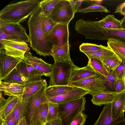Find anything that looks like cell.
Instances as JSON below:
<instances>
[{"mask_svg":"<svg viewBox=\"0 0 125 125\" xmlns=\"http://www.w3.org/2000/svg\"><path fill=\"white\" fill-rule=\"evenodd\" d=\"M42 9L39 6L30 16L27 22L30 47L37 53L44 57L51 55L53 45L47 40L41 24Z\"/></svg>","mask_w":125,"mask_h":125,"instance_id":"1","label":"cell"},{"mask_svg":"<svg viewBox=\"0 0 125 125\" xmlns=\"http://www.w3.org/2000/svg\"><path fill=\"white\" fill-rule=\"evenodd\" d=\"M38 0L22 1L10 4L0 11V19L6 23H20L25 21L40 6Z\"/></svg>","mask_w":125,"mask_h":125,"instance_id":"2","label":"cell"},{"mask_svg":"<svg viewBox=\"0 0 125 125\" xmlns=\"http://www.w3.org/2000/svg\"><path fill=\"white\" fill-rule=\"evenodd\" d=\"M85 98L84 96L58 104L59 118L63 125H70L73 119L85 110Z\"/></svg>","mask_w":125,"mask_h":125,"instance_id":"3","label":"cell"},{"mask_svg":"<svg viewBox=\"0 0 125 125\" xmlns=\"http://www.w3.org/2000/svg\"><path fill=\"white\" fill-rule=\"evenodd\" d=\"M76 12L75 0H60L48 17L57 24L68 25Z\"/></svg>","mask_w":125,"mask_h":125,"instance_id":"4","label":"cell"},{"mask_svg":"<svg viewBox=\"0 0 125 125\" xmlns=\"http://www.w3.org/2000/svg\"><path fill=\"white\" fill-rule=\"evenodd\" d=\"M75 66L72 61L54 62L52 73L49 77V86L69 85L72 70Z\"/></svg>","mask_w":125,"mask_h":125,"instance_id":"5","label":"cell"},{"mask_svg":"<svg viewBox=\"0 0 125 125\" xmlns=\"http://www.w3.org/2000/svg\"><path fill=\"white\" fill-rule=\"evenodd\" d=\"M106 81L105 77L97 73L95 76L73 82L69 85L84 89L93 95L107 91L105 86Z\"/></svg>","mask_w":125,"mask_h":125,"instance_id":"6","label":"cell"},{"mask_svg":"<svg viewBox=\"0 0 125 125\" xmlns=\"http://www.w3.org/2000/svg\"><path fill=\"white\" fill-rule=\"evenodd\" d=\"M68 25L57 24L46 37L47 41L55 48L69 43Z\"/></svg>","mask_w":125,"mask_h":125,"instance_id":"7","label":"cell"},{"mask_svg":"<svg viewBox=\"0 0 125 125\" xmlns=\"http://www.w3.org/2000/svg\"><path fill=\"white\" fill-rule=\"evenodd\" d=\"M0 50L4 49L8 55L22 60L25 54L30 49L25 42L0 40Z\"/></svg>","mask_w":125,"mask_h":125,"instance_id":"8","label":"cell"},{"mask_svg":"<svg viewBox=\"0 0 125 125\" xmlns=\"http://www.w3.org/2000/svg\"><path fill=\"white\" fill-rule=\"evenodd\" d=\"M47 85V84L43 86L29 100L25 115L28 123L40 106L49 101L45 92Z\"/></svg>","mask_w":125,"mask_h":125,"instance_id":"9","label":"cell"},{"mask_svg":"<svg viewBox=\"0 0 125 125\" xmlns=\"http://www.w3.org/2000/svg\"><path fill=\"white\" fill-rule=\"evenodd\" d=\"M23 60L8 55L4 49L0 50V80H3Z\"/></svg>","mask_w":125,"mask_h":125,"instance_id":"10","label":"cell"},{"mask_svg":"<svg viewBox=\"0 0 125 125\" xmlns=\"http://www.w3.org/2000/svg\"><path fill=\"white\" fill-rule=\"evenodd\" d=\"M23 60L34 68L42 76L49 77L52 73V65L40 58L33 56L29 51L25 54Z\"/></svg>","mask_w":125,"mask_h":125,"instance_id":"11","label":"cell"},{"mask_svg":"<svg viewBox=\"0 0 125 125\" xmlns=\"http://www.w3.org/2000/svg\"><path fill=\"white\" fill-rule=\"evenodd\" d=\"M75 1L76 12L84 13L93 12H101L108 13L110 12L106 7L100 4L101 0Z\"/></svg>","mask_w":125,"mask_h":125,"instance_id":"12","label":"cell"},{"mask_svg":"<svg viewBox=\"0 0 125 125\" xmlns=\"http://www.w3.org/2000/svg\"><path fill=\"white\" fill-rule=\"evenodd\" d=\"M111 104L112 116L114 120L123 119L125 111V91L117 94Z\"/></svg>","mask_w":125,"mask_h":125,"instance_id":"13","label":"cell"},{"mask_svg":"<svg viewBox=\"0 0 125 125\" xmlns=\"http://www.w3.org/2000/svg\"><path fill=\"white\" fill-rule=\"evenodd\" d=\"M87 94H89L88 91L75 87L73 90L66 94L54 97H47L49 101L58 104L80 98Z\"/></svg>","mask_w":125,"mask_h":125,"instance_id":"14","label":"cell"},{"mask_svg":"<svg viewBox=\"0 0 125 125\" xmlns=\"http://www.w3.org/2000/svg\"><path fill=\"white\" fill-rule=\"evenodd\" d=\"M0 92V117L5 119L12 112L21 96H9L5 99Z\"/></svg>","mask_w":125,"mask_h":125,"instance_id":"15","label":"cell"},{"mask_svg":"<svg viewBox=\"0 0 125 125\" xmlns=\"http://www.w3.org/2000/svg\"><path fill=\"white\" fill-rule=\"evenodd\" d=\"M97 73L90 66L80 68L76 66L72 69L70 77L69 84L83 79L93 76Z\"/></svg>","mask_w":125,"mask_h":125,"instance_id":"16","label":"cell"},{"mask_svg":"<svg viewBox=\"0 0 125 125\" xmlns=\"http://www.w3.org/2000/svg\"><path fill=\"white\" fill-rule=\"evenodd\" d=\"M15 69L22 76L34 81L42 79V75L34 68L23 60L17 65Z\"/></svg>","mask_w":125,"mask_h":125,"instance_id":"17","label":"cell"},{"mask_svg":"<svg viewBox=\"0 0 125 125\" xmlns=\"http://www.w3.org/2000/svg\"><path fill=\"white\" fill-rule=\"evenodd\" d=\"M125 120L122 119L114 120L112 118L111 104L104 106L97 120L93 125H118Z\"/></svg>","mask_w":125,"mask_h":125,"instance_id":"18","label":"cell"},{"mask_svg":"<svg viewBox=\"0 0 125 125\" xmlns=\"http://www.w3.org/2000/svg\"><path fill=\"white\" fill-rule=\"evenodd\" d=\"M24 90V86L17 83H7L0 80V91L5 95L21 96Z\"/></svg>","mask_w":125,"mask_h":125,"instance_id":"19","label":"cell"},{"mask_svg":"<svg viewBox=\"0 0 125 125\" xmlns=\"http://www.w3.org/2000/svg\"><path fill=\"white\" fill-rule=\"evenodd\" d=\"M47 84L46 80L42 79L28 83L24 86V93L21 97L22 100L28 101L34 94Z\"/></svg>","mask_w":125,"mask_h":125,"instance_id":"20","label":"cell"},{"mask_svg":"<svg viewBox=\"0 0 125 125\" xmlns=\"http://www.w3.org/2000/svg\"><path fill=\"white\" fill-rule=\"evenodd\" d=\"M48 112V102L41 105L37 109L28 125H44L47 122Z\"/></svg>","mask_w":125,"mask_h":125,"instance_id":"21","label":"cell"},{"mask_svg":"<svg viewBox=\"0 0 125 125\" xmlns=\"http://www.w3.org/2000/svg\"><path fill=\"white\" fill-rule=\"evenodd\" d=\"M70 45L69 43L58 47L52 48L51 56L54 62L72 61L70 55Z\"/></svg>","mask_w":125,"mask_h":125,"instance_id":"22","label":"cell"},{"mask_svg":"<svg viewBox=\"0 0 125 125\" xmlns=\"http://www.w3.org/2000/svg\"><path fill=\"white\" fill-rule=\"evenodd\" d=\"M117 94L115 91H106L92 95L91 100L96 105L101 106L111 104Z\"/></svg>","mask_w":125,"mask_h":125,"instance_id":"23","label":"cell"},{"mask_svg":"<svg viewBox=\"0 0 125 125\" xmlns=\"http://www.w3.org/2000/svg\"><path fill=\"white\" fill-rule=\"evenodd\" d=\"M116 39L125 43V29H112L102 27L100 41Z\"/></svg>","mask_w":125,"mask_h":125,"instance_id":"24","label":"cell"},{"mask_svg":"<svg viewBox=\"0 0 125 125\" xmlns=\"http://www.w3.org/2000/svg\"><path fill=\"white\" fill-rule=\"evenodd\" d=\"M0 40L30 42L29 36L24 32H7L0 30Z\"/></svg>","mask_w":125,"mask_h":125,"instance_id":"25","label":"cell"},{"mask_svg":"<svg viewBox=\"0 0 125 125\" xmlns=\"http://www.w3.org/2000/svg\"><path fill=\"white\" fill-rule=\"evenodd\" d=\"M107 46L115 54L125 61V43L118 40L110 38L107 40Z\"/></svg>","mask_w":125,"mask_h":125,"instance_id":"26","label":"cell"},{"mask_svg":"<svg viewBox=\"0 0 125 125\" xmlns=\"http://www.w3.org/2000/svg\"><path fill=\"white\" fill-rule=\"evenodd\" d=\"M87 65L91 66L98 74L106 78L111 71L104 64L102 61L94 58H88Z\"/></svg>","mask_w":125,"mask_h":125,"instance_id":"27","label":"cell"},{"mask_svg":"<svg viewBox=\"0 0 125 125\" xmlns=\"http://www.w3.org/2000/svg\"><path fill=\"white\" fill-rule=\"evenodd\" d=\"M75 87L70 85L49 86L46 88V94L47 96L54 97L66 94Z\"/></svg>","mask_w":125,"mask_h":125,"instance_id":"28","label":"cell"},{"mask_svg":"<svg viewBox=\"0 0 125 125\" xmlns=\"http://www.w3.org/2000/svg\"><path fill=\"white\" fill-rule=\"evenodd\" d=\"M98 22L100 25L103 28L112 29L123 28L121 21L116 19L113 14L107 15Z\"/></svg>","mask_w":125,"mask_h":125,"instance_id":"29","label":"cell"},{"mask_svg":"<svg viewBox=\"0 0 125 125\" xmlns=\"http://www.w3.org/2000/svg\"><path fill=\"white\" fill-rule=\"evenodd\" d=\"M3 80L5 82L17 83L24 86L28 83L34 81L32 80L27 79L22 76L15 68Z\"/></svg>","mask_w":125,"mask_h":125,"instance_id":"30","label":"cell"},{"mask_svg":"<svg viewBox=\"0 0 125 125\" xmlns=\"http://www.w3.org/2000/svg\"><path fill=\"white\" fill-rule=\"evenodd\" d=\"M89 58H94L102 61L107 58L112 56L115 53L109 47L108 48L104 49L95 52H86L83 53Z\"/></svg>","mask_w":125,"mask_h":125,"instance_id":"31","label":"cell"},{"mask_svg":"<svg viewBox=\"0 0 125 125\" xmlns=\"http://www.w3.org/2000/svg\"><path fill=\"white\" fill-rule=\"evenodd\" d=\"M0 30L7 32L26 33V29L20 23H6L0 21Z\"/></svg>","mask_w":125,"mask_h":125,"instance_id":"32","label":"cell"},{"mask_svg":"<svg viewBox=\"0 0 125 125\" xmlns=\"http://www.w3.org/2000/svg\"><path fill=\"white\" fill-rule=\"evenodd\" d=\"M60 0H41L40 6L41 8L42 14L48 17L54 7Z\"/></svg>","mask_w":125,"mask_h":125,"instance_id":"33","label":"cell"},{"mask_svg":"<svg viewBox=\"0 0 125 125\" xmlns=\"http://www.w3.org/2000/svg\"><path fill=\"white\" fill-rule=\"evenodd\" d=\"M28 102L22 101L21 97L13 110L17 124L19 121L25 116Z\"/></svg>","mask_w":125,"mask_h":125,"instance_id":"34","label":"cell"},{"mask_svg":"<svg viewBox=\"0 0 125 125\" xmlns=\"http://www.w3.org/2000/svg\"><path fill=\"white\" fill-rule=\"evenodd\" d=\"M122 62V60L115 53L103 61L104 64L110 71L115 70Z\"/></svg>","mask_w":125,"mask_h":125,"instance_id":"35","label":"cell"},{"mask_svg":"<svg viewBox=\"0 0 125 125\" xmlns=\"http://www.w3.org/2000/svg\"><path fill=\"white\" fill-rule=\"evenodd\" d=\"M41 24L42 30L45 36L50 32L57 24L50 18L45 16L41 13Z\"/></svg>","mask_w":125,"mask_h":125,"instance_id":"36","label":"cell"},{"mask_svg":"<svg viewBox=\"0 0 125 125\" xmlns=\"http://www.w3.org/2000/svg\"><path fill=\"white\" fill-rule=\"evenodd\" d=\"M48 112L47 122L59 118L58 104L49 101L48 102Z\"/></svg>","mask_w":125,"mask_h":125,"instance_id":"37","label":"cell"},{"mask_svg":"<svg viewBox=\"0 0 125 125\" xmlns=\"http://www.w3.org/2000/svg\"><path fill=\"white\" fill-rule=\"evenodd\" d=\"M107 46H104L101 45L92 44L89 43H83L79 47L80 52H83L97 51L108 48Z\"/></svg>","mask_w":125,"mask_h":125,"instance_id":"38","label":"cell"},{"mask_svg":"<svg viewBox=\"0 0 125 125\" xmlns=\"http://www.w3.org/2000/svg\"><path fill=\"white\" fill-rule=\"evenodd\" d=\"M105 78L106 80L105 86L107 89V88L109 90L115 91L116 84L119 78L115 70L111 71L109 75Z\"/></svg>","mask_w":125,"mask_h":125,"instance_id":"39","label":"cell"},{"mask_svg":"<svg viewBox=\"0 0 125 125\" xmlns=\"http://www.w3.org/2000/svg\"><path fill=\"white\" fill-rule=\"evenodd\" d=\"M87 117L86 115L82 112L73 119L70 125H84Z\"/></svg>","mask_w":125,"mask_h":125,"instance_id":"40","label":"cell"},{"mask_svg":"<svg viewBox=\"0 0 125 125\" xmlns=\"http://www.w3.org/2000/svg\"><path fill=\"white\" fill-rule=\"evenodd\" d=\"M122 60V62L115 69V71L119 78L125 80V61Z\"/></svg>","mask_w":125,"mask_h":125,"instance_id":"41","label":"cell"},{"mask_svg":"<svg viewBox=\"0 0 125 125\" xmlns=\"http://www.w3.org/2000/svg\"><path fill=\"white\" fill-rule=\"evenodd\" d=\"M125 91V80L121 78H118L116 82L115 91L119 93Z\"/></svg>","mask_w":125,"mask_h":125,"instance_id":"42","label":"cell"},{"mask_svg":"<svg viewBox=\"0 0 125 125\" xmlns=\"http://www.w3.org/2000/svg\"><path fill=\"white\" fill-rule=\"evenodd\" d=\"M4 119L5 125H17V121L13 111Z\"/></svg>","mask_w":125,"mask_h":125,"instance_id":"43","label":"cell"},{"mask_svg":"<svg viewBox=\"0 0 125 125\" xmlns=\"http://www.w3.org/2000/svg\"><path fill=\"white\" fill-rule=\"evenodd\" d=\"M115 10L114 13H118L124 16H125V1L119 5Z\"/></svg>","mask_w":125,"mask_h":125,"instance_id":"44","label":"cell"},{"mask_svg":"<svg viewBox=\"0 0 125 125\" xmlns=\"http://www.w3.org/2000/svg\"><path fill=\"white\" fill-rule=\"evenodd\" d=\"M44 125H63L62 120L60 118L56 120L47 122Z\"/></svg>","mask_w":125,"mask_h":125,"instance_id":"45","label":"cell"},{"mask_svg":"<svg viewBox=\"0 0 125 125\" xmlns=\"http://www.w3.org/2000/svg\"><path fill=\"white\" fill-rule=\"evenodd\" d=\"M17 125H28L25 116L23 117L19 121Z\"/></svg>","mask_w":125,"mask_h":125,"instance_id":"46","label":"cell"},{"mask_svg":"<svg viewBox=\"0 0 125 125\" xmlns=\"http://www.w3.org/2000/svg\"><path fill=\"white\" fill-rule=\"evenodd\" d=\"M123 28L125 29V16L120 21Z\"/></svg>","mask_w":125,"mask_h":125,"instance_id":"47","label":"cell"},{"mask_svg":"<svg viewBox=\"0 0 125 125\" xmlns=\"http://www.w3.org/2000/svg\"><path fill=\"white\" fill-rule=\"evenodd\" d=\"M0 125H5V119L1 117H0Z\"/></svg>","mask_w":125,"mask_h":125,"instance_id":"48","label":"cell"},{"mask_svg":"<svg viewBox=\"0 0 125 125\" xmlns=\"http://www.w3.org/2000/svg\"></svg>","mask_w":125,"mask_h":125,"instance_id":"49","label":"cell"},{"mask_svg":"<svg viewBox=\"0 0 125 125\" xmlns=\"http://www.w3.org/2000/svg\"></svg>","mask_w":125,"mask_h":125,"instance_id":"50","label":"cell"}]
</instances>
